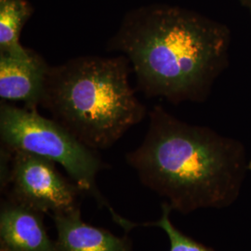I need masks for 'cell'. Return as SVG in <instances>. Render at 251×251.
<instances>
[{"instance_id":"cell-6","label":"cell","mask_w":251,"mask_h":251,"mask_svg":"<svg viewBox=\"0 0 251 251\" xmlns=\"http://www.w3.org/2000/svg\"><path fill=\"white\" fill-rule=\"evenodd\" d=\"M43 213L9 198L0 207V251H58Z\"/></svg>"},{"instance_id":"cell-5","label":"cell","mask_w":251,"mask_h":251,"mask_svg":"<svg viewBox=\"0 0 251 251\" xmlns=\"http://www.w3.org/2000/svg\"><path fill=\"white\" fill-rule=\"evenodd\" d=\"M9 151V171L0 179L1 191L7 198L43 214L53 215L79 207L81 189L63 177L56 163L31 152Z\"/></svg>"},{"instance_id":"cell-2","label":"cell","mask_w":251,"mask_h":251,"mask_svg":"<svg viewBox=\"0 0 251 251\" xmlns=\"http://www.w3.org/2000/svg\"><path fill=\"white\" fill-rule=\"evenodd\" d=\"M126 159L144 185L183 214L230 204L246 170L242 144L183 122L161 105L149 112L144 142Z\"/></svg>"},{"instance_id":"cell-10","label":"cell","mask_w":251,"mask_h":251,"mask_svg":"<svg viewBox=\"0 0 251 251\" xmlns=\"http://www.w3.org/2000/svg\"><path fill=\"white\" fill-rule=\"evenodd\" d=\"M171 207L168 203L162 205L161 219L155 223L143 224V226H157L163 229L169 236L171 242L170 251H215L201 243L197 242L186 234L181 233L171 224L170 214Z\"/></svg>"},{"instance_id":"cell-9","label":"cell","mask_w":251,"mask_h":251,"mask_svg":"<svg viewBox=\"0 0 251 251\" xmlns=\"http://www.w3.org/2000/svg\"><path fill=\"white\" fill-rule=\"evenodd\" d=\"M34 12L28 0H0V54L27 59L33 52L20 42L22 30Z\"/></svg>"},{"instance_id":"cell-12","label":"cell","mask_w":251,"mask_h":251,"mask_svg":"<svg viewBox=\"0 0 251 251\" xmlns=\"http://www.w3.org/2000/svg\"><path fill=\"white\" fill-rule=\"evenodd\" d=\"M248 168H249V170H251V161L250 162V164H249V166H248Z\"/></svg>"},{"instance_id":"cell-4","label":"cell","mask_w":251,"mask_h":251,"mask_svg":"<svg viewBox=\"0 0 251 251\" xmlns=\"http://www.w3.org/2000/svg\"><path fill=\"white\" fill-rule=\"evenodd\" d=\"M0 140L1 146L9 150L31 152L61 165L83 193L100 204L105 202L96 185L98 173L105 168L98 152L52 118L40 116L36 109L16 107L1 100Z\"/></svg>"},{"instance_id":"cell-1","label":"cell","mask_w":251,"mask_h":251,"mask_svg":"<svg viewBox=\"0 0 251 251\" xmlns=\"http://www.w3.org/2000/svg\"><path fill=\"white\" fill-rule=\"evenodd\" d=\"M229 28L194 10L150 4L127 12L107 50L124 55L139 89L172 103L206 100L229 63Z\"/></svg>"},{"instance_id":"cell-7","label":"cell","mask_w":251,"mask_h":251,"mask_svg":"<svg viewBox=\"0 0 251 251\" xmlns=\"http://www.w3.org/2000/svg\"><path fill=\"white\" fill-rule=\"evenodd\" d=\"M50 66L34 50L27 59L0 54V98L3 101H23L25 107L36 109L43 97Z\"/></svg>"},{"instance_id":"cell-11","label":"cell","mask_w":251,"mask_h":251,"mask_svg":"<svg viewBox=\"0 0 251 251\" xmlns=\"http://www.w3.org/2000/svg\"><path fill=\"white\" fill-rule=\"evenodd\" d=\"M243 6L248 9L251 14V0H239Z\"/></svg>"},{"instance_id":"cell-3","label":"cell","mask_w":251,"mask_h":251,"mask_svg":"<svg viewBox=\"0 0 251 251\" xmlns=\"http://www.w3.org/2000/svg\"><path fill=\"white\" fill-rule=\"evenodd\" d=\"M130 71L124 55L80 56L50 66L40 105L81 143L108 149L146 116L129 84Z\"/></svg>"},{"instance_id":"cell-8","label":"cell","mask_w":251,"mask_h":251,"mask_svg":"<svg viewBox=\"0 0 251 251\" xmlns=\"http://www.w3.org/2000/svg\"><path fill=\"white\" fill-rule=\"evenodd\" d=\"M58 251H133L127 237H119L103 228L86 224L80 207L53 214Z\"/></svg>"}]
</instances>
